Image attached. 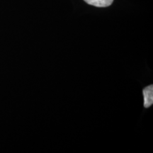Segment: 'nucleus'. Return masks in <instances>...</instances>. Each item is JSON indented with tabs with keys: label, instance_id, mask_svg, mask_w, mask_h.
Returning <instances> with one entry per match:
<instances>
[{
	"label": "nucleus",
	"instance_id": "1",
	"mask_svg": "<svg viewBox=\"0 0 153 153\" xmlns=\"http://www.w3.org/2000/svg\"><path fill=\"white\" fill-rule=\"evenodd\" d=\"M143 92L144 96V106L148 108L153 104V86L151 85L145 87Z\"/></svg>",
	"mask_w": 153,
	"mask_h": 153
},
{
	"label": "nucleus",
	"instance_id": "2",
	"mask_svg": "<svg viewBox=\"0 0 153 153\" xmlns=\"http://www.w3.org/2000/svg\"><path fill=\"white\" fill-rule=\"evenodd\" d=\"M88 4L97 7H107L111 5L114 0H84Z\"/></svg>",
	"mask_w": 153,
	"mask_h": 153
}]
</instances>
